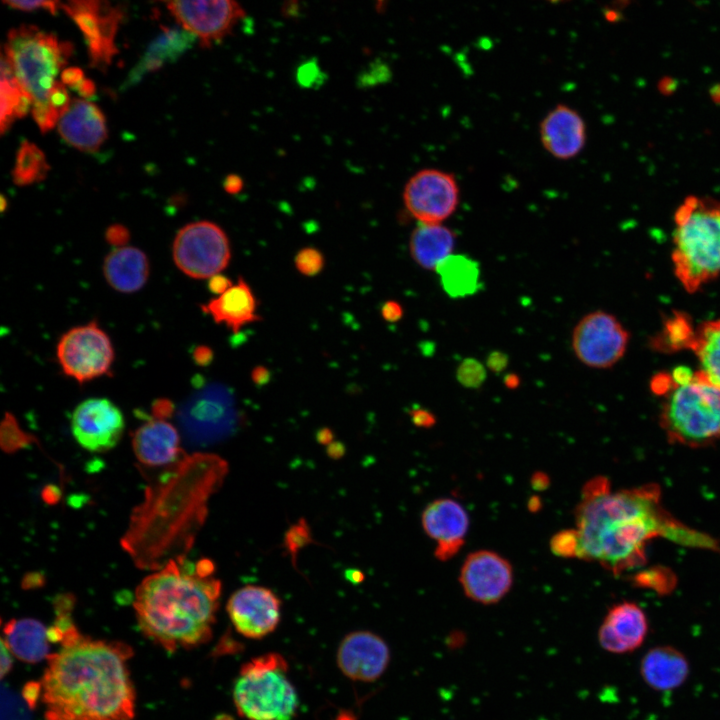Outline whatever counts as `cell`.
Masks as SVG:
<instances>
[{
	"label": "cell",
	"mask_w": 720,
	"mask_h": 720,
	"mask_svg": "<svg viewBox=\"0 0 720 720\" xmlns=\"http://www.w3.org/2000/svg\"><path fill=\"white\" fill-rule=\"evenodd\" d=\"M233 701L245 720H292L299 697L286 659L269 652L244 663L234 681Z\"/></svg>",
	"instance_id": "obj_6"
},
{
	"label": "cell",
	"mask_w": 720,
	"mask_h": 720,
	"mask_svg": "<svg viewBox=\"0 0 720 720\" xmlns=\"http://www.w3.org/2000/svg\"><path fill=\"white\" fill-rule=\"evenodd\" d=\"M696 337L690 320L682 313H675L665 324L656 339V347L661 350L678 351L692 349Z\"/></svg>",
	"instance_id": "obj_33"
},
{
	"label": "cell",
	"mask_w": 720,
	"mask_h": 720,
	"mask_svg": "<svg viewBox=\"0 0 720 720\" xmlns=\"http://www.w3.org/2000/svg\"><path fill=\"white\" fill-rule=\"evenodd\" d=\"M49 170L44 153L24 140L17 152L12 178L16 185L26 186L43 180Z\"/></svg>",
	"instance_id": "obj_32"
},
{
	"label": "cell",
	"mask_w": 720,
	"mask_h": 720,
	"mask_svg": "<svg viewBox=\"0 0 720 720\" xmlns=\"http://www.w3.org/2000/svg\"><path fill=\"white\" fill-rule=\"evenodd\" d=\"M551 550L560 557L577 558L578 540L575 529L563 530L554 535Z\"/></svg>",
	"instance_id": "obj_36"
},
{
	"label": "cell",
	"mask_w": 720,
	"mask_h": 720,
	"mask_svg": "<svg viewBox=\"0 0 720 720\" xmlns=\"http://www.w3.org/2000/svg\"><path fill=\"white\" fill-rule=\"evenodd\" d=\"M412 421L417 426L428 427L434 424V416L425 409L416 408L410 412Z\"/></svg>",
	"instance_id": "obj_46"
},
{
	"label": "cell",
	"mask_w": 720,
	"mask_h": 720,
	"mask_svg": "<svg viewBox=\"0 0 720 720\" xmlns=\"http://www.w3.org/2000/svg\"><path fill=\"white\" fill-rule=\"evenodd\" d=\"M25 704L12 691L3 688L2 720H30Z\"/></svg>",
	"instance_id": "obj_37"
},
{
	"label": "cell",
	"mask_w": 720,
	"mask_h": 720,
	"mask_svg": "<svg viewBox=\"0 0 720 720\" xmlns=\"http://www.w3.org/2000/svg\"><path fill=\"white\" fill-rule=\"evenodd\" d=\"M215 720H233V718H231V717L228 716V715H224V714H223V715L217 716V717L215 718Z\"/></svg>",
	"instance_id": "obj_61"
},
{
	"label": "cell",
	"mask_w": 720,
	"mask_h": 720,
	"mask_svg": "<svg viewBox=\"0 0 720 720\" xmlns=\"http://www.w3.org/2000/svg\"><path fill=\"white\" fill-rule=\"evenodd\" d=\"M251 379L254 384L262 386L267 384L271 379V372L265 366L258 365L251 372Z\"/></svg>",
	"instance_id": "obj_49"
},
{
	"label": "cell",
	"mask_w": 720,
	"mask_h": 720,
	"mask_svg": "<svg viewBox=\"0 0 720 720\" xmlns=\"http://www.w3.org/2000/svg\"><path fill=\"white\" fill-rule=\"evenodd\" d=\"M5 204H6V200H5L4 196H2V198H1V211H4V209H5Z\"/></svg>",
	"instance_id": "obj_62"
},
{
	"label": "cell",
	"mask_w": 720,
	"mask_h": 720,
	"mask_svg": "<svg viewBox=\"0 0 720 720\" xmlns=\"http://www.w3.org/2000/svg\"><path fill=\"white\" fill-rule=\"evenodd\" d=\"M672 261L688 292L720 273V202L689 196L677 209Z\"/></svg>",
	"instance_id": "obj_4"
},
{
	"label": "cell",
	"mask_w": 720,
	"mask_h": 720,
	"mask_svg": "<svg viewBox=\"0 0 720 720\" xmlns=\"http://www.w3.org/2000/svg\"><path fill=\"white\" fill-rule=\"evenodd\" d=\"M325 265L322 252L314 247H305L295 256V267L302 275L311 277L319 274Z\"/></svg>",
	"instance_id": "obj_34"
},
{
	"label": "cell",
	"mask_w": 720,
	"mask_h": 720,
	"mask_svg": "<svg viewBox=\"0 0 720 720\" xmlns=\"http://www.w3.org/2000/svg\"><path fill=\"white\" fill-rule=\"evenodd\" d=\"M150 272L146 254L136 247L114 248L104 259L103 274L107 283L121 293H134L147 282Z\"/></svg>",
	"instance_id": "obj_25"
},
{
	"label": "cell",
	"mask_w": 720,
	"mask_h": 720,
	"mask_svg": "<svg viewBox=\"0 0 720 720\" xmlns=\"http://www.w3.org/2000/svg\"><path fill=\"white\" fill-rule=\"evenodd\" d=\"M49 656L41 684L47 720H133L135 691L128 645L93 640L76 628Z\"/></svg>",
	"instance_id": "obj_1"
},
{
	"label": "cell",
	"mask_w": 720,
	"mask_h": 720,
	"mask_svg": "<svg viewBox=\"0 0 720 720\" xmlns=\"http://www.w3.org/2000/svg\"><path fill=\"white\" fill-rule=\"evenodd\" d=\"M220 593L218 579L201 576L180 556L142 580L133 607L144 634L174 652L211 639Z\"/></svg>",
	"instance_id": "obj_3"
},
{
	"label": "cell",
	"mask_w": 720,
	"mask_h": 720,
	"mask_svg": "<svg viewBox=\"0 0 720 720\" xmlns=\"http://www.w3.org/2000/svg\"><path fill=\"white\" fill-rule=\"evenodd\" d=\"M24 700L28 704L30 708L34 707L37 700L39 699V696H41V684L36 682H31L26 685L24 688Z\"/></svg>",
	"instance_id": "obj_47"
},
{
	"label": "cell",
	"mask_w": 720,
	"mask_h": 720,
	"mask_svg": "<svg viewBox=\"0 0 720 720\" xmlns=\"http://www.w3.org/2000/svg\"><path fill=\"white\" fill-rule=\"evenodd\" d=\"M648 633L644 611L633 602H621L611 607L598 631V641L604 650L624 654L638 649Z\"/></svg>",
	"instance_id": "obj_20"
},
{
	"label": "cell",
	"mask_w": 720,
	"mask_h": 720,
	"mask_svg": "<svg viewBox=\"0 0 720 720\" xmlns=\"http://www.w3.org/2000/svg\"><path fill=\"white\" fill-rule=\"evenodd\" d=\"M4 4L11 8L22 10V11H34L38 9H45L52 14H56L61 3L59 1H17L8 0L3 1Z\"/></svg>",
	"instance_id": "obj_39"
},
{
	"label": "cell",
	"mask_w": 720,
	"mask_h": 720,
	"mask_svg": "<svg viewBox=\"0 0 720 720\" xmlns=\"http://www.w3.org/2000/svg\"><path fill=\"white\" fill-rule=\"evenodd\" d=\"M710 94L714 102L720 103V84L714 85L710 90Z\"/></svg>",
	"instance_id": "obj_59"
},
{
	"label": "cell",
	"mask_w": 720,
	"mask_h": 720,
	"mask_svg": "<svg viewBox=\"0 0 720 720\" xmlns=\"http://www.w3.org/2000/svg\"><path fill=\"white\" fill-rule=\"evenodd\" d=\"M196 36L185 29H166L148 46L146 52L130 71L123 88L137 84L147 73L175 62L192 47Z\"/></svg>",
	"instance_id": "obj_26"
},
{
	"label": "cell",
	"mask_w": 720,
	"mask_h": 720,
	"mask_svg": "<svg viewBox=\"0 0 720 720\" xmlns=\"http://www.w3.org/2000/svg\"><path fill=\"white\" fill-rule=\"evenodd\" d=\"M676 88H677V82L670 77H664L658 83V89L664 95H671L672 93H674Z\"/></svg>",
	"instance_id": "obj_54"
},
{
	"label": "cell",
	"mask_w": 720,
	"mask_h": 720,
	"mask_svg": "<svg viewBox=\"0 0 720 720\" xmlns=\"http://www.w3.org/2000/svg\"><path fill=\"white\" fill-rule=\"evenodd\" d=\"M194 362L199 366H207L214 357L213 350L206 345L197 346L192 353Z\"/></svg>",
	"instance_id": "obj_44"
},
{
	"label": "cell",
	"mask_w": 720,
	"mask_h": 720,
	"mask_svg": "<svg viewBox=\"0 0 720 720\" xmlns=\"http://www.w3.org/2000/svg\"><path fill=\"white\" fill-rule=\"evenodd\" d=\"M166 5L183 29L199 38L203 47L222 40L245 17L242 6L229 0L170 1Z\"/></svg>",
	"instance_id": "obj_13"
},
{
	"label": "cell",
	"mask_w": 720,
	"mask_h": 720,
	"mask_svg": "<svg viewBox=\"0 0 720 720\" xmlns=\"http://www.w3.org/2000/svg\"><path fill=\"white\" fill-rule=\"evenodd\" d=\"M460 188L455 176L436 168H425L409 178L403 190L408 213L419 223H442L456 211Z\"/></svg>",
	"instance_id": "obj_10"
},
{
	"label": "cell",
	"mask_w": 720,
	"mask_h": 720,
	"mask_svg": "<svg viewBox=\"0 0 720 720\" xmlns=\"http://www.w3.org/2000/svg\"><path fill=\"white\" fill-rule=\"evenodd\" d=\"M692 350L699 359L702 375L720 388V320L700 325Z\"/></svg>",
	"instance_id": "obj_31"
},
{
	"label": "cell",
	"mask_w": 720,
	"mask_h": 720,
	"mask_svg": "<svg viewBox=\"0 0 720 720\" xmlns=\"http://www.w3.org/2000/svg\"><path fill=\"white\" fill-rule=\"evenodd\" d=\"M345 453L344 445L339 441H333L327 446V454L333 459L341 458Z\"/></svg>",
	"instance_id": "obj_55"
},
{
	"label": "cell",
	"mask_w": 720,
	"mask_h": 720,
	"mask_svg": "<svg viewBox=\"0 0 720 720\" xmlns=\"http://www.w3.org/2000/svg\"><path fill=\"white\" fill-rule=\"evenodd\" d=\"M85 79L83 71L77 67H69L62 71L61 82L75 90Z\"/></svg>",
	"instance_id": "obj_42"
},
{
	"label": "cell",
	"mask_w": 720,
	"mask_h": 720,
	"mask_svg": "<svg viewBox=\"0 0 720 720\" xmlns=\"http://www.w3.org/2000/svg\"><path fill=\"white\" fill-rule=\"evenodd\" d=\"M175 265L194 279H209L229 264L231 247L227 234L216 223L203 220L182 227L172 245Z\"/></svg>",
	"instance_id": "obj_8"
},
{
	"label": "cell",
	"mask_w": 720,
	"mask_h": 720,
	"mask_svg": "<svg viewBox=\"0 0 720 720\" xmlns=\"http://www.w3.org/2000/svg\"><path fill=\"white\" fill-rule=\"evenodd\" d=\"M316 439L320 444L328 446L333 442L334 434L329 428L324 427L317 432Z\"/></svg>",
	"instance_id": "obj_56"
},
{
	"label": "cell",
	"mask_w": 720,
	"mask_h": 720,
	"mask_svg": "<svg viewBox=\"0 0 720 720\" xmlns=\"http://www.w3.org/2000/svg\"><path fill=\"white\" fill-rule=\"evenodd\" d=\"M456 236L442 223H418L409 239V252L414 262L426 270L438 265L453 254Z\"/></svg>",
	"instance_id": "obj_27"
},
{
	"label": "cell",
	"mask_w": 720,
	"mask_h": 720,
	"mask_svg": "<svg viewBox=\"0 0 720 720\" xmlns=\"http://www.w3.org/2000/svg\"><path fill=\"white\" fill-rule=\"evenodd\" d=\"M11 652L6 644L1 641V676L4 677L11 669L13 661Z\"/></svg>",
	"instance_id": "obj_52"
},
{
	"label": "cell",
	"mask_w": 720,
	"mask_h": 720,
	"mask_svg": "<svg viewBox=\"0 0 720 720\" xmlns=\"http://www.w3.org/2000/svg\"><path fill=\"white\" fill-rule=\"evenodd\" d=\"M257 307L258 303L250 285L241 276L225 293L200 306L214 322L225 324L233 333H238L245 325L261 320Z\"/></svg>",
	"instance_id": "obj_23"
},
{
	"label": "cell",
	"mask_w": 720,
	"mask_h": 720,
	"mask_svg": "<svg viewBox=\"0 0 720 720\" xmlns=\"http://www.w3.org/2000/svg\"><path fill=\"white\" fill-rule=\"evenodd\" d=\"M507 357L501 352H493L487 359L488 368L492 371L499 372L507 365Z\"/></svg>",
	"instance_id": "obj_50"
},
{
	"label": "cell",
	"mask_w": 720,
	"mask_h": 720,
	"mask_svg": "<svg viewBox=\"0 0 720 720\" xmlns=\"http://www.w3.org/2000/svg\"><path fill=\"white\" fill-rule=\"evenodd\" d=\"M57 127L66 143L83 152L97 151L107 138L102 111L83 99L71 100L69 109L59 119Z\"/></svg>",
	"instance_id": "obj_22"
},
{
	"label": "cell",
	"mask_w": 720,
	"mask_h": 720,
	"mask_svg": "<svg viewBox=\"0 0 720 720\" xmlns=\"http://www.w3.org/2000/svg\"><path fill=\"white\" fill-rule=\"evenodd\" d=\"M230 278L223 274H216L209 278L208 288L215 295H221L233 286Z\"/></svg>",
	"instance_id": "obj_43"
},
{
	"label": "cell",
	"mask_w": 720,
	"mask_h": 720,
	"mask_svg": "<svg viewBox=\"0 0 720 720\" xmlns=\"http://www.w3.org/2000/svg\"><path fill=\"white\" fill-rule=\"evenodd\" d=\"M312 542L309 526L306 521L301 520L291 526L285 535V546L290 554L295 557L299 549Z\"/></svg>",
	"instance_id": "obj_38"
},
{
	"label": "cell",
	"mask_w": 720,
	"mask_h": 720,
	"mask_svg": "<svg viewBox=\"0 0 720 720\" xmlns=\"http://www.w3.org/2000/svg\"><path fill=\"white\" fill-rule=\"evenodd\" d=\"M459 582L470 600L492 605L501 601L513 585V568L509 561L490 550L470 553L460 570Z\"/></svg>",
	"instance_id": "obj_14"
},
{
	"label": "cell",
	"mask_w": 720,
	"mask_h": 720,
	"mask_svg": "<svg viewBox=\"0 0 720 720\" xmlns=\"http://www.w3.org/2000/svg\"><path fill=\"white\" fill-rule=\"evenodd\" d=\"M386 641L371 631L348 633L340 642L336 663L342 674L359 682H374L386 671L390 662Z\"/></svg>",
	"instance_id": "obj_17"
},
{
	"label": "cell",
	"mask_w": 720,
	"mask_h": 720,
	"mask_svg": "<svg viewBox=\"0 0 720 720\" xmlns=\"http://www.w3.org/2000/svg\"><path fill=\"white\" fill-rule=\"evenodd\" d=\"M228 616L238 633L259 640L277 628L281 619V600L269 588L246 585L227 602Z\"/></svg>",
	"instance_id": "obj_15"
},
{
	"label": "cell",
	"mask_w": 720,
	"mask_h": 720,
	"mask_svg": "<svg viewBox=\"0 0 720 720\" xmlns=\"http://www.w3.org/2000/svg\"><path fill=\"white\" fill-rule=\"evenodd\" d=\"M56 354L64 374L79 383L108 374L114 361L111 340L94 321L65 332Z\"/></svg>",
	"instance_id": "obj_9"
},
{
	"label": "cell",
	"mask_w": 720,
	"mask_h": 720,
	"mask_svg": "<svg viewBox=\"0 0 720 720\" xmlns=\"http://www.w3.org/2000/svg\"><path fill=\"white\" fill-rule=\"evenodd\" d=\"M0 129L4 134L15 118H21L32 109V100L18 82L11 63L4 53L1 56Z\"/></svg>",
	"instance_id": "obj_30"
},
{
	"label": "cell",
	"mask_w": 720,
	"mask_h": 720,
	"mask_svg": "<svg viewBox=\"0 0 720 720\" xmlns=\"http://www.w3.org/2000/svg\"><path fill=\"white\" fill-rule=\"evenodd\" d=\"M577 558L598 562L614 574L644 562L653 537L684 531L667 519L655 487L612 491L607 479L589 481L575 510Z\"/></svg>",
	"instance_id": "obj_2"
},
{
	"label": "cell",
	"mask_w": 720,
	"mask_h": 720,
	"mask_svg": "<svg viewBox=\"0 0 720 720\" xmlns=\"http://www.w3.org/2000/svg\"><path fill=\"white\" fill-rule=\"evenodd\" d=\"M690 666L686 656L672 646L653 647L640 662L643 681L657 691L674 690L688 678Z\"/></svg>",
	"instance_id": "obj_24"
},
{
	"label": "cell",
	"mask_w": 720,
	"mask_h": 720,
	"mask_svg": "<svg viewBox=\"0 0 720 720\" xmlns=\"http://www.w3.org/2000/svg\"><path fill=\"white\" fill-rule=\"evenodd\" d=\"M243 188V181L238 175H229L224 180V189L226 192L236 194Z\"/></svg>",
	"instance_id": "obj_51"
},
{
	"label": "cell",
	"mask_w": 720,
	"mask_h": 720,
	"mask_svg": "<svg viewBox=\"0 0 720 720\" xmlns=\"http://www.w3.org/2000/svg\"><path fill=\"white\" fill-rule=\"evenodd\" d=\"M628 340V332L613 315L594 311L575 325L571 345L581 363L590 368L605 369L624 355Z\"/></svg>",
	"instance_id": "obj_11"
},
{
	"label": "cell",
	"mask_w": 720,
	"mask_h": 720,
	"mask_svg": "<svg viewBox=\"0 0 720 720\" xmlns=\"http://www.w3.org/2000/svg\"><path fill=\"white\" fill-rule=\"evenodd\" d=\"M3 632L2 641L21 661L37 663L51 655L48 629L35 619H12Z\"/></svg>",
	"instance_id": "obj_28"
},
{
	"label": "cell",
	"mask_w": 720,
	"mask_h": 720,
	"mask_svg": "<svg viewBox=\"0 0 720 720\" xmlns=\"http://www.w3.org/2000/svg\"><path fill=\"white\" fill-rule=\"evenodd\" d=\"M695 377V374H693L689 368L687 367H677L673 370L671 374V378L675 385H683L691 382Z\"/></svg>",
	"instance_id": "obj_48"
},
{
	"label": "cell",
	"mask_w": 720,
	"mask_h": 720,
	"mask_svg": "<svg viewBox=\"0 0 720 720\" xmlns=\"http://www.w3.org/2000/svg\"><path fill=\"white\" fill-rule=\"evenodd\" d=\"M402 305L394 300L386 301L381 308V315L388 322H397L403 316Z\"/></svg>",
	"instance_id": "obj_41"
},
{
	"label": "cell",
	"mask_w": 720,
	"mask_h": 720,
	"mask_svg": "<svg viewBox=\"0 0 720 720\" xmlns=\"http://www.w3.org/2000/svg\"><path fill=\"white\" fill-rule=\"evenodd\" d=\"M61 7L81 30L91 65L101 70L108 67L117 53L115 36L123 9L98 0H72L61 3Z\"/></svg>",
	"instance_id": "obj_12"
},
{
	"label": "cell",
	"mask_w": 720,
	"mask_h": 720,
	"mask_svg": "<svg viewBox=\"0 0 720 720\" xmlns=\"http://www.w3.org/2000/svg\"><path fill=\"white\" fill-rule=\"evenodd\" d=\"M440 284L448 296L464 298L475 294L480 288V265L464 254H452L436 268Z\"/></svg>",
	"instance_id": "obj_29"
},
{
	"label": "cell",
	"mask_w": 720,
	"mask_h": 720,
	"mask_svg": "<svg viewBox=\"0 0 720 720\" xmlns=\"http://www.w3.org/2000/svg\"><path fill=\"white\" fill-rule=\"evenodd\" d=\"M72 53L69 42L32 25L9 31L4 54L15 76L32 100V115L42 132L51 130L48 99L56 77Z\"/></svg>",
	"instance_id": "obj_5"
},
{
	"label": "cell",
	"mask_w": 720,
	"mask_h": 720,
	"mask_svg": "<svg viewBox=\"0 0 720 720\" xmlns=\"http://www.w3.org/2000/svg\"><path fill=\"white\" fill-rule=\"evenodd\" d=\"M345 577L353 584H359L364 580V574L358 569H347Z\"/></svg>",
	"instance_id": "obj_57"
},
{
	"label": "cell",
	"mask_w": 720,
	"mask_h": 720,
	"mask_svg": "<svg viewBox=\"0 0 720 720\" xmlns=\"http://www.w3.org/2000/svg\"><path fill=\"white\" fill-rule=\"evenodd\" d=\"M421 522L425 533L436 543L437 559L449 560L464 545L469 516L458 501L451 498L432 501L425 507Z\"/></svg>",
	"instance_id": "obj_18"
},
{
	"label": "cell",
	"mask_w": 720,
	"mask_h": 720,
	"mask_svg": "<svg viewBox=\"0 0 720 720\" xmlns=\"http://www.w3.org/2000/svg\"><path fill=\"white\" fill-rule=\"evenodd\" d=\"M520 383V379L515 374H509L505 377V385L511 389L517 387Z\"/></svg>",
	"instance_id": "obj_58"
},
{
	"label": "cell",
	"mask_w": 720,
	"mask_h": 720,
	"mask_svg": "<svg viewBox=\"0 0 720 720\" xmlns=\"http://www.w3.org/2000/svg\"><path fill=\"white\" fill-rule=\"evenodd\" d=\"M661 420L669 438L682 444L702 445L720 437V388L696 372L691 382L667 393Z\"/></svg>",
	"instance_id": "obj_7"
},
{
	"label": "cell",
	"mask_w": 720,
	"mask_h": 720,
	"mask_svg": "<svg viewBox=\"0 0 720 720\" xmlns=\"http://www.w3.org/2000/svg\"><path fill=\"white\" fill-rule=\"evenodd\" d=\"M95 84L90 79L85 78L75 91L84 98L92 97L95 94Z\"/></svg>",
	"instance_id": "obj_53"
},
{
	"label": "cell",
	"mask_w": 720,
	"mask_h": 720,
	"mask_svg": "<svg viewBox=\"0 0 720 720\" xmlns=\"http://www.w3.org/2000/svg\"><path fill=\"white\" fill-rule=\"evenodd\" d=\"M173 409H174V407L170 400H167V399L156 400L152 406L153 417L159 418V419H166L167 417H169L172 414Z\"/></svg>",
	"instance_id": "obj_45"
},
{
	"label": "cell",
	"mask_w": 720,
	"mask_h": 720,
	"mask_svg": "<svg viewBox=\"0 0 720 720\" xmlns=\"http://www.w3.org/2000/svg\"><path fill=\"white\" fill-rule=\"evenodd\" d=\"M458 381L465 387L475 388L482 384L486 377L483 365L475 359H465L458 367Z\"/></svg>",
	"instance_id": "obj_35"
},
{
	"label": "cell",
	"mask_w": 720,
	"mask_h": 720,
	"mask_svg": "<svg viewBox=\"0 0 720 720\" xmlns=\"http://www.w3.org/2000/svg\"><path fill=\"white\" fill-rule=\"evenodd\" d=\"M106 241L115 248L124 247L129 241L128 229L121 224L109 226L105 232Z\"/></svg>",
	"instance_id": "obj_40"
},
{
	"label": "cell",
	"mask_w": 720,
	"mask_h": 720,
	"mask_svg": "<svg viewBox=\"0 0 720 720\" xmlns=\"http://www.w3.org/2000/svg\"><path fill=\"white\" fill-rule=\"evenodd\" d=\"M121 410L107 398H89L74 409L72 434L90 452H105L119 442L124 431Z\"/></svg>",
	"instance_id": "obj_16"
},
{
	"label": "cell",
	"mask_w": 720,
	"mask_h": 720,
	"mask_svg": "<svg viewBox=\"0 0 720 720\" xmlns=\"http://www.w3.org/2000/svg\"><path fill=\"white\" fill-rule=\"evenodd\" d=\"M337 720H355V719L353 718L352 714L345 712V713H342L338 717Z\"/></svg>",
	"instance_id": "obj_60"
},
{
	"label": "cell",
	"mask_w": 720,
	"mask_h": 720,
	"mask_svg": "<svg viewBox=\"0 0 720 720\" xmlns=\"http://www.w3.org/2000/svg\"><path fill=\"white\" fill-rule=\"evenodd\" d=\"M539 137L544 149L554 158L569 160L585 146L586 125L578 111L558 104L541 120Z\"/></svg>",
	"instance_id": "obj_19"
},
{
	"label": "cell",
	"mask_w": 720,
	"mask_h": 720,
	"mask_svg": "<svg viewBox=\"0 0 720 720\" xmlns=\"http://www.w3.org/2000/svg\"><path fill=\"white\" fill-rule=\"evenodd\" d=\"M132 447L137 460L148 467L171 466L182 459L179 433L166 419L153 417L140 425Z\"/></svg>",
	"instance_id": "obj_21"
}]
</instances>
